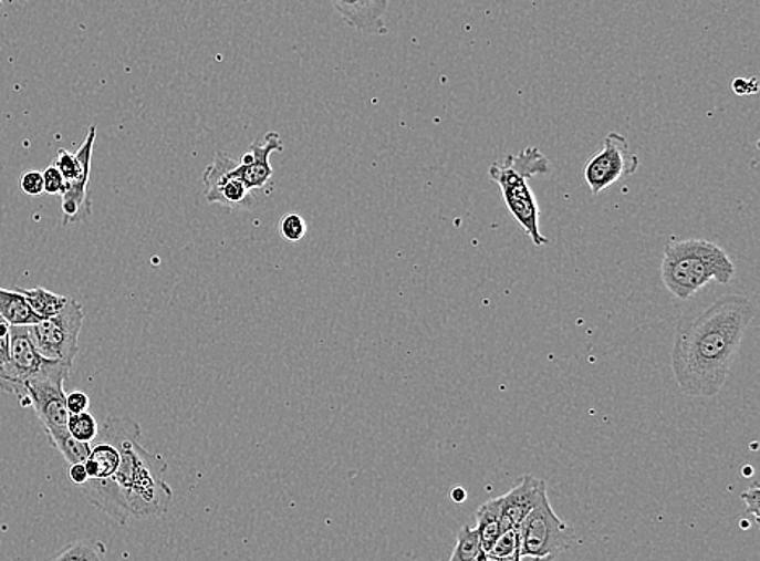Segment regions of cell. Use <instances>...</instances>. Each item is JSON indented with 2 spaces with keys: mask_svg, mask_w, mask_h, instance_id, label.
<instances>
[{
  "mask_svg": "<svg viewBox=\"0 0 760 561\" xmlns=\"http://www.w3.org/2000/svg\"><path fill=\"white\" fill-rule=\"evenodd\" d=\"M519 532V555L530 557H554L574 549L581 539L570 524L558 518L549 495L540 498L537 507L518 528Z\"/></svg>",
  "mask_w": 760,
  "mask_h": 561,
  "instance_id": "5",
  "label": "cell"
},
{
  "mask_svg": "<svg viewBox=\"0 0 760 561\" xmlns=\"http://www.w3.org/2000/svg\"><path fill=\"white\" fill-rule=\"evenodd\" d=\"M731 90L738 96H751V94L759 93V80L756 76L752 79H737L731 82Z\"/></svg>",
  "mask_w": 760,
  "mask_h": 561,
  "instance_id": "30",
  "label": "cell"
},
{
  "mask_svg": "<svg viewBox=\"0 0 760 561\" xmlns=\"http://www.w3.org/2000/svg\"><path fill=\"white\" fill-rule=\"evenodd\" d=\"M65 404H67L69 414L86 413L90 407V398L86 393L73 392L65 398Z\"/></svg>",
  "mask_w": 760,
  "mask_h": 561,
  "instance_id": "29",
  "label": "cell"
},
{
  "mask_svg": "<svg viewBox=\"0 0 760 561\" xmlns=\"http://www.w3.org/2000/svg\"><path fill=\"white\" fill-rule=\"evenodd\" d=\"M49 561H107V550L101 540H73Z\"/></svg>",
  "mask_w": 760,
  "mask_h": 561,
  "instance_id": "19",
  "label": "cell"
},
{
  "mask_svg": "<svg viewBox=\"0 0 760 561\" xmlns=\"http://www.w3.org/2000/svg\"><path fill=\"white\" fill-rule=\"evenodd\" d=\"M20 188H22L23 194L31 195V197L44 194L43 174L38 173V170H28L20 177Z\"/></svg>",
  "mask_w": 760,
  "mask_h": 561,
  "instance_id": "27",
  "label": "cell"
},
{
  "mask_svg": "<svg viewBox=\"0 0 760 561\" xmlns=\"http://www.w3.org/2000/svg\"><path fill=\"white\" fill-rule=\"evenodd\" d=\"M759 484L754 482L751 489L741 495L742 501H745L746 507H748L749 513L754 516L756 519H759Z\"/></svg>",
  "mask_w": 760,
  "mask_h": 561,
  "instance_id": "31",
  "label": "cell"
},
{
  "mask_svg": "<svg viewBox=\"0 0 760 561\" xmlns=\"http://www.w3.org/2000/svg\"><path fill=\"white\" fill-rule=\"evenodd\" d=\"M491 555L498 559H518L519 557V532L518 529H508L501 532L500 538L494 542Z\"/></svg>",
  "mask_w": 760,
  "mask_h": 561,
  "instance_id": "24",
  "label": "cell"
},
{
  "mask_svg": "<svg viewBox=\"0 0 760 561\" xmlns=\"http://www.w3.org/2000/svg\"><path fill=\"white\" fill-rule=\"evenodd\" d=\"M94 141H96V127L90 125L85 142L75 153L79 162V170L72 180L65 183L62 191V212H64V226L72 222L85 221L92 216V200L89 197V180L92 174V158Z\"/></svg>",
  "mask_w": 760,
  "mask_h": 561,
  "instance_id": "11",
  "label": "cell"
},
{
  "mask_svg": "<svg viewBox=\"0 0 760 561\" xmlns=\"http://www.w3.org/2000/svg\"><path fill=\"white\" fill-rule=\"evenodd\" d=\"M3 0H0V7H2Z\"/></svg>",
  "mask_w": 760,
  "mask_h": 561,
  "instance_id": "35",
  "label": "cell"
},
{
  "mask_svg": "<svg viewBox=\"0 0 760 561\" xmlns=\"http://www.w3.org/2000/svg\"><path fill=\"white\" fill-rule=\"evenodd\" d=\"M552 173L549 158L535 146L508 155L503 163L491 164L488 177L500 187L501 197L512 218L521 225L533 246H549V237L540 232V208L529 180Z\"/></svg>",
  "mask_w": 760,
  "mask_h": 561,
  "instance_id": "4",
  "label": "cell"
},
{
  "mask_svg": "<svg viewBox=\"0 0 760 561\" xmlns=\"http://www.w3.org/2000/svg\"><path fill=\"white\" fill-rule=\"evenodd\" d=\"M0 316L10 326H31L43 320L33 312L20 292L7 291L2 288H0Z\"/></svg>",
  "mask_w": 760,
  "mask_h": 561,
  "instance_id": "17",
  "label": "cell"
},
{
  "mask_svg": "<svg viewBox=\"0 0 760 561\" xmlns=\"http://www.w3.org/2000/svg\"><path fill=\"white\" fill-rule=\"evenodd\" d=\"M660 274L669 294L688 301L712 281L728 284L737 274V267L717 243L686 239L665 247Z\"/></svg>",
  "mask_w": 760,
  "mask_h": 561,
  "instance_id": "3",
  "label": "cell"
},
{
  "mask_svg": "<svg viewBox=\"0 0 760 561\" xmlns=\"http://www.w3.org/2000/svg\"><path fill=\"white\" fill-rule=\"evenodd\" d=\"M306 221L298 212H288L279 222V231L288 242L298 243L306 236Z\"/></svg>",
  "mask_w": 760,
  "mask_h": 561,
  "instance_id": "23",
  "label": "cell"
},
{
  "mask_svg": "<svg viewBox=\"0 0 760 561\" xmlns=\"http://www.w3.org/2000/svg\"><path fill=\"white\" fill-rule=\"evenodd\" d=\"M52 166L58 167L59 173L64 176L65 183L72 180L76 176V170H79V162H76L75 155L64 148L59 149Z\"/></svg>",
  "mask_w": 760,
  "mask_h": 561,
  "instance_id": "26",
  "label": "cell"
},
{
  "mask_svg": "<svg viewBox=\"0 0 760 561\" xmlns=\"http://www.w3.org/2000/svg\"><path fill=\"white\" fill-rule=\"evenodd\" d=\"M48 438L49 444L59 449V453L64 456L65 461L70 463V466L85 463L89 459L90 453H92V444H83V441L76 440V438L70 435L69 430L48 435Z\"/></svg>",
  "mask_w": 760,
  "mask_h": 561,
  "instance_id": "20",
  "label": "cell"
},
{
  "mask_svg": "<svg viewBox=\"0 0 760 561\" xmlns=\"http://www.w3.org/2000/svg\"><path fill=\"white\" fill-rule=\"evenodd\" d=\"M754 316L756 305L748 295L730 294L694 319L678 323L671 372L686 396L720 395Z\"/></svg>",
  "mask_w": 760,
  "mask_h": 561,
  "instance_id": "1",
  "label": "cell"
},
{
  "mask_svg": "<svg viewBox=\"0 0 760 561\" xmlns=\"http://www.w3.org/2000/svg\"><path fill=\"white\" fill-rule=\"evenodd\" d=\"M69 476L73 484H76V486H83V484L89 480V472H86L85 463L70 466Z\"/></svg>",
  "mask_w": 760,
  "mask_h": 561,
  "instance_id": "32",
  "label": "cell"
},
{
  "mask_svg": "<svg viewBox=\"0 0 760 561\" xmlns=\"http://www.w3.org/2000/svg\"><path fill=\"white\" fill-rule=\"evenodd\" d=\"M44 191L49 195H61L64 191L65 179L58 167L49 166L43 173Z\"/></svg>",
  "mask_w": 760,
  "mask_h": 561,
  "instance_id": "28",
  "label": "cell"
},
{
  "mask_svg": "<svg viewBox=\"0 0 760 561\" xmlns=\"http://www.w3.org/2000/svg\"><path fill=\"white\" fill-rule=\"evenodd\" d=\"M70 372L72 368H59L51 374L37 376L23 383L31 407L48 435L69 430L70 414L65 404L67 395L64 392V383L67 382Z\"/></svg>",
  "mask_w": 760,
  "mask_h": 561,
  "instance_id": "8",
  "label": "cell"
},
{
  "mask_svg": "<svg viewBox=\"0 0 760 561\" xmlns=\"http://www.w3.org/2000/svg\"><path fill=\"white\" fill-rule=\"evenodd\" d=\"M72 368L61 362L49 361L34 346L33 337L28 326H10V364L7 382L9 395L22 401L28 398L23 383L37 376L51 374L59 368Z\"/></svg>",
  "mask_w": 760,
  "mask_h": 561,
  "instance_id": "9",
  "label": "cell"
},
{
  "mask_svg": "<svg viewBox=\"0 0 760 561\" xmlns=\"http://www.w3.org/2000/svg\"><path fill=\"white\" fill-rule=\"evenodd\" d=\"M15 291L20 292V294L27 299L33 312L37 313L38 316H41V319H49V316L58 315L69 302V298H65V295L54 294V292L43 288H15Z\"/></svg>",
  "mask_w": 760,
  "mask_h": 561,
  "instance_id": "18",
  "label": "cell"
},
{
  "mask_svg": "<svg viewBox=\"0 0 760 561\" xmlns=\"http://www.w3.org/2000/svg\"><path fill=\"white\" fill-rule=\"evenodd\" d=\"M501 497L485 501L476 511V529L479 532L480 547L490 552L501 534Z\"/></svg>",
  "mask_w": 760,
  "mask_h": 561,
  "instance_id": "16",
  "label": "cell"
},
{
  "mask_svg": "<svg viewBox=\"0 0 760 561\" xmlns=\"http://www.w3.org/2000/svg\"><path fill=\"white\" fill-rule=\"evenodd\" d=\"M0 320H2V316H0Z\"/></svg>",
  "mask_w": 760,
  "mask_h": 561,
  "instance_id": "36",
  "label": "cell"
},
{
  "mask_svg": "<svg viewBox=\"0 0 760 561\" xmlns=\"http://www.w3.org/2000/svg\"><path fill=\"white\" fill-rule=\"evenodd\" d=\"M516 561H556L554 557H530V555H519Z\"/></svg>",
  "mask_w": 760,
  "mask_h": 561,
  "instance_id": "34",
  "label": "cell"
},
{
  "mask_svg": "<svg viewBox=\"0 0 760 561\" xmlns=\"http://www.w3.org/2000/svg\"><path fill=\"white\" fill-rule=\"evenodd\" d=\"M480 550H482V547H480L477 529L464 526L461 531H459L458 540H456V547L449 561H476Z\"/></svg>",
  "mask_w": 760,
  "mask_h": 561,
  "instance_id": "21",
  "label": "cell"
},
{
  "mask_svg": "<svg viewBox=\"0 0 760 561\" xmlns=\"http://www.w3.org/2000/svg\"><path fill=\"white\" fill-rule=\"evenodd\" d=\"M101 435L117 446L121 466L111 480H86L80 486L86 500L124 528L132 518H163L169 513L174 491L164 480L166 459L142 445L137 422L110 417Z\"/></svg>",
  "mask_w": 760,
  "mask_h": 561,
  "instance_id": "2",
  "label": "cell"
},
{
  "mask_svg": "<svg viewBox=\"0 0 760 561\" xmlns=\"http://www.w3.org/2000/svg\"><path fill=\"white\" fill-rule=\"evenodd\" d=\"M236 159L218 152L204 174L205 198L208 204L225 205L231 210H249L254 205L253 191L233 177Z\"/></svg>",
  "mask_w": 760,
  "mask_h": 561,
  "instance_id": "10",
  "label": "cell"
},
{
  "mask_svg": "<svg viewBox=\"0 0 760 561\" xmlns=\"http://www.w3.org/2000/svg\"><path fill=\"white\" fill-rule=\"evenodd\" d=\"M546 494L545 480L533 476H524L518 486L512 487L501 497V532L518 529L525 516L537 507L540 498Z\"/></svg>",
  "mask_w": 760,
  "mask_h": 561,
  "instance_id": "13",
  "label": "cell"
},
{
  "mask_svg": "<svg viewBox=\"0 0 760 561\" xmlns=\"http://www.w3.org/2000/svg\"><path fill=\"white\" fill-rule=\"evenodd\" d=\"M10 364V325L6 320H0V389L9 393V382H7V374H9Z\"/></svg>",
  "mask_w": 760,
  "mask_h": 561,
  "instance_id": "25",
  "label": "cell"
},
{
  "mask_svg": "<svg viewBox=\"0 0 760 561\" xmlns=\"http://www.w3.org/2000/svg\"><path fill=\"white\" fill-rule=\"evenodd\" d=\"M281 137L277 132H268L264 137L258 138L250 145L249 152L242 156L232 174L237 179L242 180L250 190H264L273 179V167L270 164V156L273 153L282 152Z\"/></svg>",
  "mask_w": 760,
  "mask_h": 561,
  "instance_id": "12",
  "label": "cell"
},
{
  "mask_svg": "<svg viewBox=\"0 0 760 561\" xmlns=\"http://www.w3.org/2000/svg\"><path fill=\"white\" fill-rule=\"evenodd\" d=\"M83 307L75 299L69 298L67 305L58 315L43 319L30 328L34 346L49 361L61 362L72 367L79 354V337L82 333Z\"/></svg>",
  "mask_w": 760,
  "mask_h": 561,
  "instance_id": "6",
  "label": "cell"
},
{
  "mask_svg": "<svg viewBox=\"0 0 760 561\" xmlns=\"http://www.w3.org/2000/svg\"><path fill=\"white\" fill-rule=\"evenodd\" d=\"M341 19L362 33H386L385 15L389 0H331Z\"/></svg>",
  "mask_w": 760,
  "mask_h": 561,
  "instance_id": "14",
  "label": "cell"
},
{
  "mask_svg": "<svg viewBox=\"0 0 760 561\" xmlns=\"http://www.w3.org/2000/svg\"><path fill=\"white\" fill-rule=\"evenodd\" d=\"M639 169V158L631 152L629 143L618 132H610L603 138L602 148L585 163L584 179L592 194L598 195L633 176Z\"/></svg>",
  "mask_w": 760,
  "mask_h": 561,
  "instance_id": "7",
  "label": "cell"
},
{
  "mask_svg": "<svg viewBox=\"0 0 760 561\" xmlns=\"http://www.w3.org/2000/svg\"><path fill=\"white\" fill-rule=\"evenodd\" d=\"M451 498L455 503H464L467 500V491L462 487H455L451 490Z\"/></svg>",
  "mask_w": 760,
  "mask_h": 561,
  "instance_id": "33",
  "label": "cell"
},
{
  "mask_svg": "<svg viewBox=\"0 0 760 561\" xmlns=\"http://www.w3.org/2000/svg\"><path fill=\"white\" fill-rule=\"evenodd\" d=\"M121 451L113 441L101 435V440L92 446V453L85 461L89 480H111L116 476Z\"/></svg>",
  "mask_w": 760,
  "mask_h": 561,
  "instance_id": "15",
  "label": "cell"
},
{
  "mask_svg": "<svg viewBox=\"0 0 760 561\" xmlns=\"http://www.w3.org/2000/svg\"><path fill=\"white\" fill-rule=\"evenodd\" d=\"M67 428L70 435L76 438V440L83 441V444H93L97 435H100L97 422L89 411H86V413L70 414Z\"/></svg>",
  "mask_w": 760,
  "mask_h": 561,
  "instance_id": "22",
  "label": "cell"
}]
</instances>
